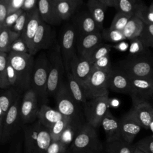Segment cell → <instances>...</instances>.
<instances>
[{
	"label": "cell",
	"mask_w": 153,
	"mask_h": 153,
	"mask_svg": "<svg viewBox=\"0 0 153 153\" xmlns=\"http://www.w3.org/2000/svg\"><path fill=\"white\" fill-rule=\"evenodd\" d=\"M25 149L23 153H46L52 139L50 130L38 120L23 126Z\"/></svg>",
	"instance_id": "obj_1"
},
{
	"label": "cell",
	"mask_w": 153,
	"mask_h": 153,
	"mask_svg": "<svg viewBox=\"0 0 153 153\" xmlns=\"http://www.w3.org/2000/svg\"><path fill=\"white\" fill-rule=\"evenodd\" d=\"M49 74V60L48 56L41 52L35 59L31 77L30 88L35 93L39 106L47 105L48 101L47 90Z\"/></svg>",
	"instance_id": "obj_2"
},
{
	"label": "cell",
	"mask_w": 153,
	"mask_h": 153,
	"mask_svg": "<svg viewBox=\"0 0 153 153\" xmlns=\"http://www.w3.org/2000/svg\"><path fill=\"white\" fill-rule=\"evenodd\" d=\"M69 149L71 153H102L103 146L96 128L87 122L83 123Z\"/></svg>",
	"instance_id": "obj_3"
},
{
	"label": "cell",
	"mask_w": 153,
	"mask_h": 153,
	"mask_svg": "<svg viewBox=\"0 0 153 153\" xmlns=\"http://www.w3.org/2000/svg\"><path fill=\"white\" fill-rule=\"evenodd\" d=\"M8 61L14 69L17 76V88L20 91H27L30 88L35 59L29 53H8Z\"/></svg>",
	"instance_id": "obj_4"
},
{
	"label": "cell",
	"mask_w": 153,
	"mask_h": 153,
	"mask_svg": "<svg viewBox=\"0 0 153 153\" xmlns=\"http://www.w3.org/2000/svg\"><path fill=\"white\" fill-rule=\"evenodd\" d=\"M115 68L132 78L153 79V58L151 54L140 57H128L117 63Z\"/></svg>",
	"instance_id": "obj_5"
},
{
	"label": "cell",
	"mask_w": 153,
	"mask_h": 153,
	"mask_svg": "<svg viewBox=\"0 0 153 153\" xmlns=\"http://www.w3.org/2000/svg\"><path fill=\"white\" fill-rule=\"evenodd\" d=\"M48 58L49 60V74L47 90L49 96H55L63 83L62 78L65 71L59 44L56 42L51 47Z\"/></svg>",
	"instance_id": "obj_6"
},
{
	"label": "cell",
	"mask_w": 153,
	"mask_h": 153,
	"mask_svg": "<svg viewBox=\"0 0 153 153\" xmlns=\"http://www.w3.org/2000/svg\"><path fill=\"white\" fill-rule=\"evenodd\" d=\"M57 110L73 122L81 123L79 120L78 103L73 97L66 83L63 82L55 95Z\"/></svg>",
	"instance_id": "obj_7"
},
{
	"label": "cell",
	"mask_w": 153,
	"mask_h": 153,
	"mask_svg": "<svg viewBox=\"0 0 153 153\" xmlns=\"http://www.w3.org/2000/svg\"><path fill=\"white\" fill-rule=\"evenodd\" d=\"M111 99L108 96L99 97L87 100L84 105V115L87 122L94 128L99 127L109 110Z\"/></svg>",
	"instance_id": "obj_8"
},
{
	"label": "cell",
	"mask_w": 153,
	"mask_h": 153,
	"mask_svg": "<svg viewBox=\"0 0 153 153\" xmlns=\"http://www.w3.org/2000/svg\"><path fill=\"white\" fill-rule=\"evenodd\" d=\"M20 96L19 94L8 111L2 131L0 133L1 144L8 143L18 131L22 124L20 117Z\"/></svg>",
	"instance_id": "obj_9"
},
{
	"label": "cell",
	"mask_w": 153,
	"mask_h": 153,
	"mask_svg": "<svg viewBox=\"0 0 153 153\" xmlns=\"http://www.w3.org/2000/svg\"><path fill=\"white\" fill-rule=\"evenodd\" d=\"M76 39L77 33L73 25L70 23L65 25L61 31L59 45L66 72H70L71 63L77 56L75 51Z\"/></svg>",
	"instance_id": "obj_10"
},
{
	"label": "cell",
	"mask_w": 153,
	"mask_h": 153,
	"mask_svg": "<svg viewBox=\"0 0 153 153\" xmlns=\"http://www.w3.org/2000/svg\"><path fill=\"white\" fill-rule=\"evenodd\" d=\"M109 72L93 69L87 82L82 86L87 99L108 96L107 81Z\"/></svg>",
	"instance_id": "obj_11"
},
{
	"label": "cell",
	"mask_w": 153,
	"mask_h": 153,
	"mask_svg": "<svg viewBox=\"0 0 153 153\" xmlns=\"http://www.w3.org/2000/svg\"><path fill=\"white\" fill-rule=\"evenodd\" d=\"M39 108L40 106L35 93L32 89L29 88L25 92L21 101L20 117L22 126L36 121Z\"/></svg>",
	"instance_id": "obj_12"
},
{
	"label": "cell",
	"mask_w": 153,
	"mask_h": 153,
	"mask_svg": "<svg viewBox=\"0 0 153 153\" xmlns=\"http://www.w3.org/2000/svg\"><path fill=\"white\" fill-rule=\"evenodd\" d=\"M54 38L50 25L42 21L32 41L29 54L34 56L41 50L51 48L56 42Z\"/></svg>",
	"instance_id": "obj_13"
},
{
	"label": "cell",
	"mask_w": 153,
	"mask_h": 153,
	"mask_svg": "<svg viewBox=\"0 0 153 153\" xmlns=\"http://www.w3.org/2000/svg\"><path fill=\"white\" fill-rule=\"evenodd\" d=\"M77 36L100 32L101 29L88 11H82L74 15L72 23Z\"/></svg>",
	"instance_id": "obj_14"
},
{
	"label": "cell",
	"mask_w": 153,
	"mask_h": 153,
	"mask_svg": "<svg viewBox=\"0 0 153 153\" xmlns=\"http://www.w3.org/2000/svg\"><path fill=\"white\" fill-rule=\"evenodd\" d=\"M132 107L130 109L134 118L142 128L149 129V126L153 119V106L148 100L133 99Z\"/></svg>",
	"instance_id": "obj_15"
},
{
	"label": "cell",
	"mask_w": 153,
	"mask_h": 153,
	"mask_svg": "<svg viewBox=\"0 0 153 153\" xmlns=\"http://www.w3.org/2000/svg\"><path fill=\"white\" fill-rule=\"evenodd\" d=\"M93 69L89 59L81 56H76L70 65V72L81 86L87 82Z\"/></svg>",
	"instance_id": "obj_16"
},
{
	"label": "cell",
	"mask_w": 153,
	"mask_h": 153,
	"mask_svg": "<svg viewBox=\"0 0 153 153\" xmlns=\"http://www.w3.org/2000/svg\"><path fill=\"white\" fill-rule=\"evenodd\" d=\"M130 91L129 96L131 100H148L153 97L152 78H130Z\"/></svg>",
	"instance_id": "obj_17"
},
{
	"label": "cell",
	"mask_w": 153,
	"mask_h": 153,
	"mask_svg": "<svg viewBox=\"0 0 153 153\" xmlns=\"http://www.w3.org/2000/svg\"><path fill=\"white\" fill-rule=\"evenodd\" d=\"M102 39L100 32L77 36L76 46L79 56L88 59L92 52L103 43Z\"/></svg>",
	"instance_id": "obj_18"
},
{
	"label": "cell",
	"mask_w": 153,
	"mask_h": 153,
	"mask_svg": "<svg viewBox=\"0 0 153 153\" xmlns=\"http://www.w3.org/2000/svg\"><path fill=\"white\" fill-rule=\"evenodd\" d=\"M107 87L109 91L129 95L130 78L120 70L113 68L108 75Z\"/></svg>",
	"instance_id": "obj_19"
},
{
	"label": "cell",
	"mask_w": 153,
	"mask_h": 153,
	"mask_svg": "<svg viewBox=\"0 0 153 153\" xmlns=\"http://www.w3.org/2000/svg\"><path fill=\"white\" fill-rule=\"evenodd\" d=\"M121 137L123 140L132 143L142 129V126L129 111L120 119Z\"/></svg>",
	"instance_id": "obj_20"
},
{
	"label": "cell",
	"mask_w": 153,
	"mask_h": 153,
	"mask_svg": "<svg viewBox=\"0 0 153 153\" xmlns=\"http://www.w3.org/2000/svg\"><path fill=\"white\" fill-rule=\"evenodd\" d=\"M101 126L105 133L106 142L122 139L120 120L114 117L109 110L104 116Z\"/></svg>",
	"instance_id": "obj_21"
},
{
	"label": "cell",
	"mask_w": 153,
	"mask_h": 153,
	"mask_svg": "<svg viewBox=\"0 0 153 153\" xmlns=\"http://www.w3.org/2000/svg\"><path fill=\"white\" fill-rule=\"evenodd\" d=\"M56 11L62 20L73 17L76 10L82 5V0H52Z\"/></svg>",
	"instance_id": "obj_22"
},
{
	"label": "cell",
	"mask_w": 153,
	"mask_h": 153,
	"mask_svg": "<svg viewBox=\"0 0 153 153\" xmlns=\"http://www.w3.org/2000/svg\"><path fill=\"white\" fill-rule=\"evenodd\" d=\"M41 22L42 20L38 7H36L34 10L30 11L29 20L21 35V37L26 42L29 51L31 48L32 41Z\"/></svg>",
	"instance_id": "obj_23"
},
{
	"label": "cell",
	"mask_w": 153,
	"mask_h": 153,
	"mask_svg": "<svg viewBox=\"0 0 153 153\" xmlns=\"http://www.w3.org/2000/svg\"><path fill=\"white\" fill-rule=\"evenodd\" d=\"M37 7L42 21L49 25H58L62 20L57 15L52 0H39Z\"/></svg>",
	"instance_id": "obj_24"
},
{
	"label": "cell",
	"mask_w": 153,
	"mask_h": 153,
	"mask_svg": "<svg viewBox=\"0 0 153 153\" xmlns=\"http://www.w3.org/2000/svg\"><path fill=\"white\" fill-rule=\"evenodd\" d=\"M65 117L58 110L53 109L47 105H42L40 106L37 120L50 129L54 124Z\"/></svg>",
	"instance_id": "obj_25"
},
{
	"label": "cell",
	"mask_w": 153,
	"mask_h": 153,
	"mask_svg": "<svg viewBox=\"0 0 153 153\" xmlns=\"http://www.w3.org/2000/svg\"><path fill=\"white\" fill-rule=\"evenodd\" d=\"M19 95L13 87L2 91L0 97V133L2 131L5 117Z\"/></svg>",
	"instance_id": "obj_26"
},
{
	"label": "cell",
	"mask_w": 153,
	"mask_h": 153,
	"mask_svg": "<svg viewBox=\"0 0 153 153\" xmlns=\"http://www.w3.org/2000/svg\"><path fill=\"white\" fill-rule=\"evenodd\" d=\"M86 5L88 12L102 30L107 7L100 0H89Z\"/></svg>",
	"instance_id": "obj_27"
},
{
	"label": "cell",
	"mask_w": 153,
	"mask_h": 153,
	"mask_svg": "<svg viewBox=\"0 0 153 153\" xmlns=\"http://www.w3.org/2000/svg\"><path fill=\"white\" fill-rule=\"evenodd\" d=\"M144 23L137 16H132L128 22L123 33L126 39L131 40L139 37L143 30Z\"/></svg>",
	"instance_id": "obj_28"
},
{
	"label": "cell",
	"mask_w": 153,
	"mask_h": 153,
	"mask_svg": "<svg viewBox=\"0 0 153 153\" xmlns=\"http://www.w3.org/2000/svg\"><path fill=\"white\" fill-rule=\"evenodd\" d=\"M21 35L13 32L11 29L3 26L0 28V53H8L13 42Z\"/></svg>",
	"instance_id": "obj_29"
},
{
	"label": "cell",
	"mask_w": 153,
	"mask_h": 153,
	"mask_svg": "<svg viewBox=\"0 0 153 153\" xmlns=\"http://www.w3.org/2000/svg\"><path fill=\"white\" fill-rule=\"evenodd\" d=\"M67 86L70 93L78 103L83 105L87 101L83 88L79 82L74 78L71 72H67Z\"/></svg>",
	"instance_id": "obj_30"
},
{
	"label": "cell",
	"mask_w": 153,
	"mask_h": 153,
	"mask_svg": "<svg viewBox=\"0 0 153 153\" xmlns=\"http://www.w3.org/2000/svg\"><path fill=\"white\" fill-rule=\"evenodd\" d=\"M134 145L123 139L106 142L105 153H132Z\"/></svg>",
	"instance_id": "obj_31"
},
{
	"label": "cell",
	"mask_w": 153,
	"mask_h": 153,
	"mask_svg": "<svg viewBox=\"0 0 153 153\" xmlns=\"http://www.w3.org/2000/svg\"><path fill=\"white\" fill-rule=\"evenodd\" d=\"M128 57H140L150 55L149 48L145 46L140 37L130 41Z\"/></svg>",
	"instance_id": "obj_32"
},
{
	"label": "cell",
	"mask_w": 153,
	"mask_h": 153,
	"mask_svg": "<svg viewBox=\"0 0 153 153\" xmlns=\"http://www.w3.org/2000/svg\"><path fill=\"white\" fill-rule=\"evenodd\" d=\"M140 2L137 0H116L114 8L117 12L133 16H134Z\"/></svg>",
	"instance_id": "obj_33"
},
{
	"label": "cell",
	"mask_w": 153,
	"mask_h": 153,
	"mask_svg": "<svg viewBox=\"0 0 153 153\" xmlns=\"http://www.w3.org/2000/svg\"><path fill=\"white\" fill-rule=\"evenodd\" d=\"M82 124L71 122L63 133L59 141L68 149L73 142L78 131Z\"/></svg>",
	"instance_id": "obj_34"
},
{
	"label": "cell",
	"mask_w": 153,
	"mask_h": 153,
	"mask_svg": "<svg viewBox=\"0 0 153 153\" xmlns=\"http://www.w3.org/2000/svg\"><path fill=\"white\" fill-rule=\"evenodd\" d=\"M71 122L73 121L69 118L65 117L54 124L49 129L52 140H59L63 133Z\"/></svg>",
	"instance_id": "obj_35"
},
{
	"label": "cell",
	"mask_w": 153,
	"mask_h": 153,
	"mask_svg": "<svg viewBox=\"0 0 153 153\" xmlns=\"http://www.w3.org/2000/svg\"><path fill=\"white\" fill-rule=\"evenodd\" d=\"M7 62L8 53H0V87L2 90L11 87L7 77Z\"/></svg>",
	"instance_id": "obj_36"
},
{
	"label": "cell",
	"mask_w": 153,
	"mask_h": 153,
	"mask_svg": "<svg viewBox=\"0 0 153 153\" xmlns=\"http://www.w3.org/2000/svg\"><path fill=\"white\" fill-rule=\"evenodd\" d=\"M101 34L103 39L115 44L126 39L122 31L112 29L110 27L103 29Z\"/></svg>",
	"instance_id": "obj_37"
},
{
	"label": "cell",
	"mask_w": 153,
	"mask_h": 153,
	"mask_svg": "<svg viewBox=\"0 0 153 153\" xmlns=\"http://www.w3.org/2000/svg\"><path fill=\"white\" fill-rule=\"evenodd\" d=\"M134 16L140 19L145 25L153 24V12L142 1L140 2Z\"/></svg>",
	"instance_id": "obj_38"
},
{
	"label": "cell",
	"mask_w": 153,
	"mask_h": 153,
	"mask_svg": "<svg viewBox=\"0 0 153 153\" xmlns=\"http://www.w3.org/2000/svg\"><path fill=\"white\" fill-rule=\"evenodd\" d=\"M112 48V45L109 44H101L88 57L90 62L93 64L97 60L109 55V53Z\"/></svg>",
	"instance_id": "obj_39"
},
{
	"label": "cell",
	"mask_w": 153,
	"mask_h": 153,
	"mask_svg": "<svg viewBox=\"0 0 153 153\" xmlns=\"http://www.w3.org/2000/svg\"><path fill=\"white\" fill-rule=\"evenodd\" d=\"M131 17L132 16L117 12L113 18L110 27L123 32Z\"/></svg>",
	"instance_id": "obj_40"
},
{
	"label": "cell",
	"mask_w": 153,
	"mask_h": 153,
	"mask_svg": "<svg viewBox=\"0 0 153 153\" xmlns=\"http://www.w3.org/2000/svg\"><path fill=\"white\" fill-rule=\"evenodd\" d=\"M139 37L146 47L148 48H153V24H144L143 30Z\"/></svg>",
	"instance_id": "obj_41"
},
{
	"label": "cell",
	"mask_w": 153,
	"mask_h": 153,
	"mask_svg": "<svg viewBox=\"0 0 153 153\" xmlns=\"http://www.w3.org/2000/svg\"><path fill=\"white\" fill-rule=\"evenodd\" d=\"M30 13V12L23 11V13L18 18L16 22L15 23V24L13 25L11 29L13 32L21 35L29 20Z\"/></svg>",
	"instance_id": "obj_42"
},
{
	"label": "cell",
	"mask_w": 153,
	"mask_h": 153,
	"mask_svg": "<svg viewBox=\"0 0 153 153\" xmlns=\"http://www.w3.org/2000/svg\"><path fill=\"white\" fill-rule=\"evenodd\" d=\"M134 145L145 153H153V135L145 137Z\"/></svg>",
	"instance_id": "obj_43"
},
{
	"label": "cell",
	"mask_w": 153,
	"mask_h": 153,
	"mask_svg": "<svg viewBox=\"0 0 153 153\" xmlns=\"http://www.w3.org/2000/svg\"><path fill=\"white\" fill-rule=\"evenodd\" d=\"M93 66L94 69L106 72H111L113 68L111 65L109 55L103 57L96 61L93 64Z\"/></svg>",
	"instance_id": "obj_44"
},
{
	"label": "cell",
	"mask_w": 153,
	"mask_h": 153,
	"mask_svg": "<svg viewBox=\"0 0 153 153\" xmlns=\"http://www.w3.org/2000/svg\"><path fill=\"white\" fill-rule=\"evenodd\" d=\"M10 51L17 53H29L28 46L21 36L13 42L11 46Z\"/></svg>",
	"instance_id": "obj_45"
},
{
	"label": "cell",
	"mask_w": 153,
	"mask_h": 153,
	"mask_svg": "<svg viewBox=\"0 0 153 153\" xmlns=\"http://www.w3.org/2000/svg\"><path fill=\"white\" fill-rule=\"evenodd\" d=\"M69 149L66 148L59 140H52L46 153H68Z\"/></svg>",
	"instance_id": "obj_46"
},
{
	"label": "cell",
	"mask_w": 153,
	"mask_h": 153,
	"mask_svg": "<svg viewBox=\"0 0 153 153\" xmlns=\"http://www.w3.org/2000/svg\"><path fill=\"white\" fill-rule=\"evenodd\" d=\"M7 77L8 81L11 87H16L17 85V76L14 69L8 61L7 65Z\"/></svg>",
	"instance_id": "obj_47"
},
{
	"label": "cell",
	"mask_w": 153,
	"mask_h": 153,
	"mask_svg": "<svg viewBox=\"0 0 153 153\" xmlns=\"http://www.w3.org/2000/svg\"><path fill=\"white\" fill-rule=\"evenodd\" d=\"M25 0H8V15L22 10Z\"/></svg>",
	"instance_id": "obj_48"
},
{
	"label": "cell",
	"mask_w": 153,
	"mask_h": 153,
	"mask_svg": "<svg viewBox=\"0 0 153 153\" xmlns=\"http://www.w3.org/2000/svg\"><path fill=\"white\" fill-rule=\"evenodd\" d=\"M23 11L22 10H20L14 13H12L10 15H8L5 20V22H4V24L3 26H5V27H7L8 28L11 29V27L13 26V25L16 22L18 18L23 13Z\"/></svg>",
	"instance_id": "obj_49"
},
{
	"label": "cell",
	"mask_w": 153,
	"mask_h": 153,
	"mask_svg": "<svg viewBox=\"0 0 153 153\" xmlns=\"http://www.w3.org/2000/svg\"><path fill=\"white\" fill-rule=\"evenodd\" d=\"M8 0H1L0 1V28L4 26L8 16Z\"/></svg>",
	"instance_id": "obj_50"
},
{
	"label": "cell",
	"mask_w": 153,
	"mask_h": 153,
	"mask_svg": "<svg viewBox=\"0 0 153 153\" xmlns=\"http://www.w3.org/2000/svg\"><path fill=\"white\" fill-rule=\"evenodd\" d=\"M38 2L37 0H25L22 10L23 11L30 12L37 7Z\"/></svg>",
	"instance_id": "obj_51"
},
{
	"label": "cell",
	"mask_w": 153,
	"mask_h": 153,
	"mask_svg": "<svg viewBox=\"0 0 153 153\" xmlns=\"http://www.w3.org/2000/svg\"><path fill=\"white\" fill-rule=\"evenodd\" d=\"M112 48L116 49L119 51L123 52L126 51L128 49V48H129V45L126 42H124L123 41L115 44L114 45H112Z\"/></svg>",
	"instance_id": "obj_52"
},
{
	"label": "cell",
	"mask_w": 153,
	"mask_h": 153,
	"mask_svg": "<svg viewBox=\"0 0 153 153\" xmlns=\"http://www.w3.org/2000/svg\"><path fill=\"white\" fill-rule=\"evenodd\" d=\"M8 153H22V145L20 142H18L16 144L9 150Z\"/></svg>",
	"instance_id": "obj_53"
},
{
	"label": "cell",
	"mask_w": 153,
	"mask_h": 153,
	"mask_svg": "<svg viewBox=\"0 0 153 153\" xmlns=\"http://www.w3.org/2000/svg\"><path fill=\"white\" fill-rule=\"evenodd\" d=\"M101 2L108 7H115L116 0H100Z\"/></svg>",
	"instance_id": "obj_54"
},
{
	"label": "cell",
	"mask_w": 153,
	"mask_h": 153,
	"mask_svg": "<svg viewBox=\"0 0 153 153\" xmlns=\"http://www.w3.org/2000/svg\"><path fill=\"white\" fill-rule=\"evenodd\" d=\"M132 153H145V152H143V151H142L141 150H140L139 148H137L136 146H134V148L133 149V151Z\"/></svg>",
	"instance_id": "obj_55"
},
{
	"label": "cell",
	"mask_w": 153,
	"mask_h": 153,
	"mask_svg": "<svg viewBox=\"0 0 153 153\" xmlns=\"http://www.w3.org/2000/svg\"><path fill=\"white\" fill-rule=\"evenodd\" d=\"M149 130L151 131L152 134L153 135V119L152 120V121L151 122L149 126Z\"/></svg>",
	"instance_id": "obj_56"
},
{
	"label": "cell",
	"mask_w": 153,
	"mask_h": 153,
	"mask_svg": "<svg viewBox=\"0 0 153 153\" xmlns=\"http://www.w3.org/2000/svg\"><path fill=\"white\" fill-rule=\"evenodd\" d=\"M149 9L153 12V3H152V4L149 6Z\"/></svg>",
	"instance_id": "obj_57"
},
{
	"label": "cell",
	"mask_w": 153,
	"mask_h": 153,
	"mask_svg": "<svg viewBox=\"0 0 153 153\" xmlns=\"http://www.w3.org/2000/svg\"><path fill=\"white\" fill-rule=\"evenodd\" d=\"M68 153H71V152H69H69H68Z\"/></svg>",
	"instance_id": "obj_58"
},
{
	"label": "cell",
	"mask_w": 153,
	"mask_h": 153,
	"mask_svg": "<svg viewBox=\"0 0 153 153\" xmlns=\"http://www.w3.org/2000/svg\"><path fill=\"white\" fill-rule=\"evenodd\" d=\"M102 153H105V152H102Z\"/></svg>",
	"instance_id": "obj_59"
}]
</instances>
